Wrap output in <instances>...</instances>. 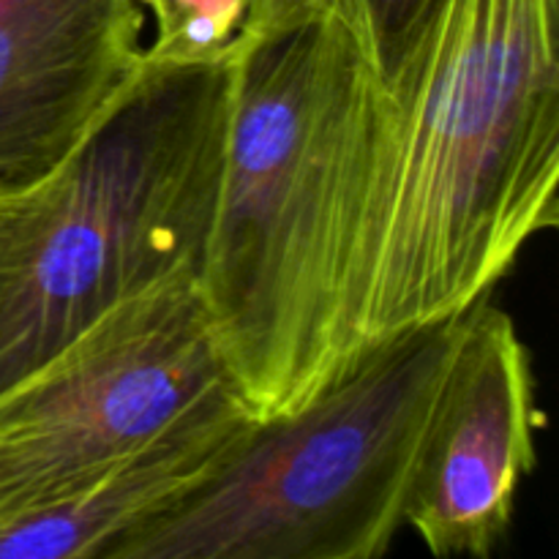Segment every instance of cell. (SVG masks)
I'll list each match as a JSON object with an SVG mask.
<instances>
[{"label":"cell","instance_id":"6da1fadb","mask_svg":"<svg viewBox=\"0 0 559 559\" xmlns=\"http://www.w3.org/2000/svg\"><path fill=\"white\" fill-rule=\"evenodd\" d=\"M559 0H429L382 85L349 273L355 364L462 314L559 222Z\"/></svg>","mask_w":559,"mask_h":559},{"label":"cell","instance_id":"7a4b0ae2","mask_svg":"<svg viewBox=\"0 0 559 559\" xmlns=\"http://www.w3.org/2000/svg\"><path fill=\"white\" fill-rule=\"evenodd\" d=\"M382 80L349 0L235 44L200 295L235 396L257 420L355 366L347 295Z\"/></svg>","mask_w":559,"mask_h":559},{"label":"cell","instance_id":"3957f363","mask_svg":"<svg viewBox=\"0 0 559 559\" xmlns=\"http://www.w3.org/2000/svg\"><path fill=\"white\" fill-rule=\"evenodd\" d=\"M235 49L147 63L49 183L0 295V391L115 306L200 278L216 216Z\"/></svg>","mask_w":559,"mask_h":559},{"label":"cell","instance_id":"277c9868","mask_svg":"<svg viewBox=\"0 0 559 559\" xmlns=\"http://www.w3.org/2000/svg\"><path fill=\"white\" fill-rule=\"evenodd\" d=\"M467 311L371 347L304 407L254 420L227 459L107 559H374L404 527Z\"/></svg>","mask_w":559,"mask_h":559},{"label":"cell","instance_id":"5b68a950","mask_svg":"<svg viewBox=\"0 0 559 559\" xmlns=\"http://www.w3.org/2000/svg\"><path fill=\"white\" fill-rule=\"evenodd\" d=\"M227 396L200 278L183 273L115 306L0 391V524L66 500Z\"/></svg>","mask_w":559,"mask_h":559},{"label":"cell","instance_id":"8992f818","mask_svg":"<svg viewBox=\"0 0 559 559\" xmlns=\"http://www.w3.org/2000/svg\"><path fill=\"white\" fill-rule=\"evenodd\" d=\"M533 355L502 309L478 300L453 355L404 527L435 557L486 559L535 469Z\"/></svg>","mask_w":559,"mask_h":559},{"label":"cell","instance_id":"52a82bcc","mask_svg":"<svg viewBox=\"0 0 559 559\" xmlns=\"http://www.w3.org/2000/svg\"><path fill=\"white\" fill-rule=\"evenodd\" d=\"M151 0H0V191L47 183L147 63Z\"/></svg>","mask_w":559,"mask_h":559},{"label":"cell","instance_id":"ba28073f","mask_svg":"<svg viewBox=\"0 0 559 559\" xmlns=\"http://www.w3.org/2000/svg\"><path fill=\"white\" fill-rule=\"evenodd\" d=\"M254 420L238 396L189 415L66 500L0 524V559H107L131 530L213 475Z\"/></svg>","mask_w":559,"mask_h":559},{"label":"cell","instance_id":"9c48e42d","mask_svg":"<svg viewBox=\"0 0 559 559\" xmlns=\"http://www.w3.org/2000/svg\"><path fill=\"white\" fill-rule=\"evenodd\" d=\"M246 0H151L153 38L162 58H218L238 44Z\"/></svg>","mask_w":559,"mask_h":559},{"label":"cell","instance_id":"30bf717a","mask_svg":"<svg viewBox=\"0 0 559 559\" xmlns=\"http://www.w3.org/2000/svg\"><path fill=\"white\" fill-rule=\"evenodd\" d=\"M49 183L27 191H0V295L9 287L16 265L25 257L38 216L47 202Z\"/></svg>","mask_w":559,"mask_h":559},{"label":"cell","instance_id":"8fae6325","mask_svg":"<svg viewBox=\"0 0 559 559\" xmlns=\"http://www.w3.org/2000/svg\"><path fill=\"white\" fill-rule=\"evenodd\" d=\"M314 3H320V0H246V20L240 36L282 25V22L293 20V16L311 9Z\"/></svg>","mask_w":559,"mask_h":559}]
</instances>
